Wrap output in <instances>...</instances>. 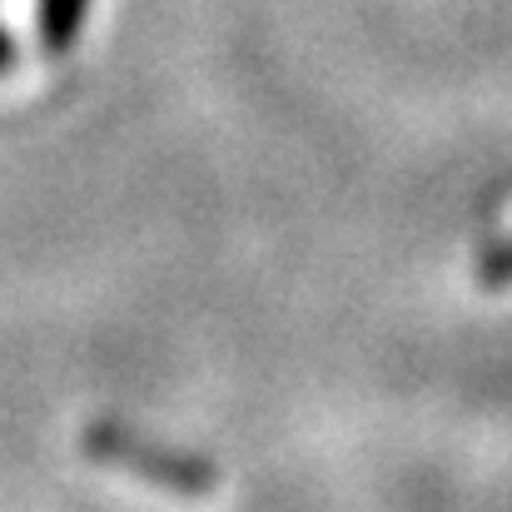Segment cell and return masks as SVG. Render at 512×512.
<instances>
[{"label":"cell","instance_id":"2","mask_svg":"<svg viewBox=\"0 0 512 512\" xmlns=\"http://www.w3.org/2000/svg\"><path fill=\"white\" fill-rule=\"evenodd\" d=\"M90 15V0H40L35 5V35L45 55H70L80 40V25Z\"/></svg>","mask_w":512,"mask_h":512},{"label":"cell","instance_id":"3","mask_svg":"<svg viewBox=\"0 0 512 512\" xmlns=\"http://www.w3.org/2000/svg\"><path fill=\"white\" fill-rule=\"evenodd\" d=\"M478 284H483L488 294L512 289V234L493 239V244H483V254H478Z\"/></svg>","mask_w":512,"mask_h":512},{"label":"cell","instance_id":"4","mask_svg":"<svg viewBox=\"0 0 512 512\" xmlns=\"http://www.w3.org/2000/svg\"><path fill=\"white\" fill-rule=\"evenodd\" d=\"M15 60H20V45H15V35H10V30L0 25V75H5V70L15 65Z\"/></svg>","mask_w":512,"mask_h":512},{"label":"cell","instance_id":"1","mask_svg":"<svg viewBox=\"0 0 512 512\" xmlns=\"http://www.w3.org/2000/svg\"><path fill=\"white\" fill-rule=\"evenodd\" d=\"M80 453L100 468H115V473H130L160 493H179V498H204L219 488V468L199 453H184L170 443H155L145 438L140 428L120 423V418H95L85 433H80Z\"/></svg>","mask_w":512,"mask_h":512}]
</instances>
